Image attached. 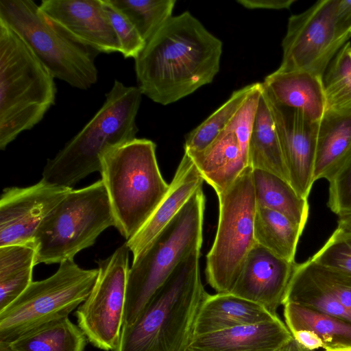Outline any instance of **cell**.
Wrapping results in <instances>:
<instances>
[{
  "mask_svg": "<svg viewBox=\"0 0 351 351\" xmlns=\"http://www.w3.org/2000/svg\"><path fill=\"white\" fill-rule=\"evenodd\" d=\"M329 182L327 205L341 217L351 214V157L335 173Z\"/></svg>",
  "mask_w": 351,
  "mask_h": 351,
  "instance_id": "836d02e7",
  "label": "cell"
},
{
  "mask_svg": "<svg viewBox=\"0 0 351 351\" xmlns=\"http://www.w3.org/2000/svg\"><path fill=\"white\" fill-rule=\"evenodd\" d=\"M115 221L102 180L72 189L43 220L34 237L36 265L73 260Z\"/></svg>",
  "mask_w": 351,
  "mask_h": 351,
  "instance_id": "52a82bcc",
  "label": "cell"
},
{
  "mask_svg": "<svg viewBox=\"0 0 351 351\" xmlns=\"http://www.w3.org/2000/svg\"><path fill=\"white\" fill-rule=\"evenodd\" d=\"M336 1H318L289 17L278 70L304 71L323 78L332 60L351 38L337 23Z\"/></svg>",
  "mask_w": 351,
  "mask_h": 351,
  "instance_id": "7c38bea8",
  "label": "cell"
},
{
  "mask_svg": "<svg viewBox=\"0 0 351 351\" xmlns=\"http://www.w3.org/2000/svg\"><path fill=\"white\" fill-rule=\"evenodd\" d=\"M295 0H239L237 2L247 9H289Z\"/></svg>",
  "mask_w": 351,
  "mask_h": 351,
  "instance_id": "d590c367",
  "label": "cell"
},
{
  "mask_svg": "<svg viewBox=\"0 0 351 351\" xmlns=\"http://www.w3.org/2000/svg\"><path fill=\"white\" fill-rule=\"evenodd\" d=\"M248 158L249 166L252 169L270 172L290 183L275 122L263 86L250 137Z\"/></svg>",
  "mask_w": 351,
  "mask_h": 351,
  "instance_id": "cb8c5ba5",
  "label": "cell"
},
{
  "mask_svg": "<svg viewBox=\"0 0 351 351\" xmlns=\"http://www.w3.org/2000/svg\"><path fill=\"white\" fill-rule=\"evenodd\" d=\"M335 230L342 234H351V214L339 217Z\"/></svg>",
  "mask_w": 351,
  "mask_h": 351,
  "instance_id": "8d00e7d4",
  "label": "cell"
},
{
  "mask_svg": "<svg viewBox=\"0 0 351 351\" xmlns=\"http://www.w3.org/2000/svg\"><path fill=\"white\" fill-rule=\"evenodd\" d=\"M256 83L234 91L229 99L186 136L184 152H198L206 148L223 130L254 89Z\"/></svg>",
  "mask_w": 351,
  "mask_h": 351,
  "instance_id": "f1b7e54d",
  "label": "cell"
},
{
  "mask_svg": "<svg viewBox=\"0 0 351 351\" xmlns=\"http://www.w3.org/2000/svg\"><path fill=\"white\" fill-rule=\"evenodd\" d=\"M86 340L80 328L66 317L35 328L10 343L16 351H84Z\"/></svg>",
  "mask_w": 351,
  "mask_h": 351,
  "instance_id": "83f0119b",
  "label": "cell"
},
{
  "mask_svg": "<svg viewBox=\"0 0 351 351\" xmlns=\"http://www.w3.org/2000/svg\"><path fill=\"white\" fill-rule=\"evenodd\" d=\"M310 258L321 266L351 276V234L335 230Z\"/></svg>",
  "mask_w": 351,
  "mask_h": 351,
  "instance_id": "d6a6232c",
  "label": "cell"
},
{
  "mask_svg": "<svg viewBox=\"0 0 351 351\" xmlns=\"http://www.w3.org/2000/svg\"><path fill=\"white\" fill-rule=\"evenodd\" d=\"M285 324L302 351L351 348V324L337 317L285 302Z\"/></svg>",
  "mask_w": 351,
  "mask_h": 351,
  "instance_id": "d6986e66",
  "label": "cell"
},
{
  "mask_svg": "<svg viewBox=\"0 0 351 351\" xmlns=\"http://www.w3.org/2000/svg\"><path fill=\"white\" fill-rule=\"evenodd\" d=\"M0 351H16L9 342L0 341Z\"/></svg>",
  "mask_w": 351,
  "mask_h": 351,
  "instance_id": "f35d334b",
  "label": "cell"
},
{
  "mask_svg": "<svg viewBox=\"0 0 351 351\" xmlns=\"http://www.w3.org/2000/svg\"><path fill=\"white\" fill-rule=\"evenodd\" d=\"M0 21L29 47L55 78L87 90L96 84L99 53L80 43L48 19L32 0H0Z\"/></svg>",
  "mask_w": 351,
  "mask_h": 351,
  "instance_id": "ba28073f",
  "label": "cell"
},
{
  "mask_svg": "<svg viewBox=\"0 0 351 351\" xmlns=\"http://www.w3.org/2000/svg\"><path fill=\"white\" fill-rule=\"evenodd\" d=\"M348 53L351 62V42L348 41Z\"/></svg>",
  "mask_w": 351,
  "mask_h": 351,
  "instance_id": "ab89813d",
  "label": "cell"
},
{
  "mask_svg": "<svg viewBox=\"0 0 351 351\" xmlns=\"http://www.w3.org/2000/svg\"><path fill=\"white\" fill-rule=\"evenodd\" d=\"M351 157V108L326 110L319 123L313 180L329 181Z\"/></svg>",
  "mask_w": 351,
  "mask_h": 351,
  "instance_id": "603a6c76",
  "label": "cell"
},
{
  "mask_svg": "<svg viewBox=\"0 0 351 351\" xmlns=\"http://www.w3.org/2000/svg\"><path fill=\"white\" fill-rule=\"evenodd\" d=\"M303 230L284 215L257 206L254 219L256 243L275 255L295 263L297 245Z\"/></svg>",
  "mask_w": 351,
  "mask_h": 351,
  "instance_id": "4316f807",
  "label": "cell"
},
{
  "mask_svg": "<svg viewBox=\"0 0 351 351\" xmlns=\"http://www.w3.org/2000/svg\"><path fill=\"white\" fill-rule=\"evenodd\" d=\"M134 24L147 42L172 16L176 0H109Z\"/></svg>",
  "mask_w": 351,
  "mask_h": 351,
  "instance_id": "f546056e",
  "label": "cell"
},
{
  "mask_svg": "<svg viewBox=\"0 0 351 351\" xmlns=\"http://www.w3.org/2000/svg\"><path fill=\"white\" fill-rule=\"evenodd\" d=\"M201 250L174 269L136 320L123 326L114 351H185L208 294L200 274Z\"/></svg>",
  "mask_w": 351,
  "mask_h": 351,
  "instance_id": "7a4b0ae2",
  "label": "cell"
},
{
  "mask_svg": "<svg viewBox=\"0 0 351 351\" xmlns=\"http://www.w3.org/2000/svg\"><path fill=\"white\" fill-rule=\"evenodd\" d=\"M265 93L275 122L290 184L301 197L308 199L315 182L313 172L319 122L296 109L278 104Z\"/></svg>",
  "mask_w": 351,
  "mask_h": 351,
  "instance_id": "9a60e30c",
  "label": "cell"
},
{
  "mask_svg": "<svg viewBox=\"0 0 351 351\" xmlns=\"http://www.w3.org/2000/svg\"><path fill=\"white\" fill-rule=\"evenodd\" d=\"M292 339L286 324L278 317L193 337L185 351H278Z\"/></svg>",
  "mask_w": 351,
  "mask_h": 351,
  "instance_id": "ffe728a7",
  "label": "cell"
},
{
  "mask_svg": "<svg viewBox=\"0 0 351 351\" xmlns=\"http://www.w3.org/2000/svg\"><path fill=\"white\" fill-rule=\"evenodd\" d=\"M323 351H351V348H343V349H337V350H323Z\"/></svg>",
  "mask_w": 351,
  "mask_h": 351,
  "instance_id": "60d3db41",
  "label": "cell"
},
{
  "mask_svg": "<svg viewBox=\"0 0 351 351\" xmlns=\"http://www.w3.org/2000/svg\"><path fill=\"white\" fill-rule=\"evenodd\" d=\"M72 189L43 179L32 186L4 189L0 198V247H34L41 223Z\"/></svg>",
  "mask_w": 351,
  "mask_h": 351,
  "instance_id": "5bb4252c",
  "label": "cell"
},
{
  "mask_svg": "<svg viewBox=\"0 0 351 351\" xmlns=\"http://www.w3.org/2000/svg\"><path fill=\"white\" fill-rule=\"evenodd\" d=\"M348 46V41L332 60L323 76L326 110L351 108V62Z\"/></svg>",
  "mask_w": 351,
  "mask_h": 351,
  "instance_id": "4dcf8cb0",
  "label": "cell"
},
{
  "mask_svg": "<svg viewBox=\"0 0 351 351\" xmlns=\"http://www.w3.org/2000/svg\"><path fill=\"white\" fill-rule=\"evenodd\" d=\"M205 195L198 189L183 208L132 262L127 280L123 325L132 324L177 266L201 250Z\"/></svg>",
  "mask_w": 351,
  "mask_h": 351,
  "instance_id": "8992f818",
  "label": "cell"
},
{
  "mask_svg": "<svg viewBox=\"0 0 351 351\" xmlns=\"http://www.w3.org/2000/svg\"><path fill=\"white\" fill-rule=\"evenodd\" d=\"M105 11L117 37L120 52L125 58L135 59L146 42L130 20L109 0H103Z\"/></svg>",
  "mask_w": 351,
  "mask_h": 351,
  "instance_id": "1f68e13d",
  "label": "cell"
},
{
  "mask_svg": "<svg viewBox=\"0 0 351 351\" xmlns=\"http://www.w3.org/2000/svg\"><path fill=\"white\" fill-rule=\"evenodd\" d=\"M129 252L124 243L108 258L97 261L95 285L75 313L88 341L105 351L116 349L123 325Z\"/></svg>",
  "mask_w": 351,
  "mask_h": 351,
  "instance_id": "8fae6325",
  "label": "cell"
},
{
  "mask_svg": "<svg viewBox=\"0 0 351 351\" xmlns=\"http://www.w3.org/2000/svg\"><path fill=\"white\" fill-rule=\"evenodd\" d=\"M97 275V268L85 269L67 260L50 277L33 281L0 311V341L10 343L44 324L69 317L88 298Z\"/></svg>",
  "mask_w": 351,
  "mask_h": 351,
  "instance_id": "9c48e42d",
  "label": "cell"
},
{
  "mask_svg": "<svg viewBox=\"0 0 351 351\" xmlns=\"http://www.w3.org/2000/svg\"><path fill=\"white\" fill-rule=\"evenodd\" d=\"M261 92L262 84L256 82L226 128L206 148L198 152H186L217 195L249 166V141Z\"/></svg>",
  "mask_w": 351,
  "mask_h": 351,
  "instance_id": "4fadbf2b",
  "label": "cell"
},
{
  "mask_svg": "<svg viewBox=\"0 0 351 351\" xmlns=\"http://www.w3.org/2000/svg\"><path fill=\"white\" fill-rule=\"evenodd\" d=\"M35 265L33 246L0 247V311L15 301L33 282Z\"/></svg>",
  "mask_w": 351,
  "mask_h": 351,
  "instance_id": "484cf974",
  "label": "cell"
},
{
  "mask_svg": "<svg viewBox=\"0 0 351 351\" xmlns=\"http://www.w3.org/2000/svg\"><path fill=\"white\" fill-rule=\"evenodd\" d=\"M278 317L264 306L231 293H208L195 317L192 337Z\"/></svg>",
  "mask_w": 351,
  "mask_h": 351,
  "instance_id": "44dd1931",
  "label": "cell"
},
{
  "mask_svg": "<svg viewBox=\"0 0 351 351\" xmlns=\"http://www.w3.org/2000/svg\"><path fill=\"white\" fill-rule=\"evenodd\" d=\"M278 351H302L293 338L282 346Z\"/></svg>",
  "mask_w": 351,
  "mask_h": 351,
  "instance_id": "74e56055",
  "label": "cell"
},
{
  "mask_svg": "<svg viewBox=\"0 0 351 351\" xmlns=\"http://www.w3.org/2000/svg\"><path fill=\"white\" fill-rule=\"evenodd\" d=\"M256 206L277 211L304 230L308 217V199L287 181L270 172L252 169Z\"/></svg>",
  "mask_w": 351,
  "mask_h": 351,
  "instance_id": "d4e9b609",
  "label": "cell"
},
{
  "mask_svg": "<svg viewBox=\"0 0 351 351\" xmlns=\"http://www.w3.org/2000/svg\"><path fill=\"white\" fill-rule=\"evenodd\" d=\"M39 9L74 40L97 53L120 52L103 0H43Z\"/></svg>",
  "mask_w": 351,
  "mask_h": 351,
  "instance_id": "2e32d148",
  "label": "cell"
},
{
  "mask_svg": "<svg viewBox=\"0 0 351 351\" xmlns=\"http://www.w3.org/2000/svg\"><path fill=\"white\" fill-rule=\"evenodd\" d=\"M156 144L136 138L107 151L101 158L115 228L127 240L148 220L167 194L169 184L160 171Z\"/></svg>",
  "mask_w": 351,
  "mask_h": 351,
  "instance_id": "5b68a950",
  "label": "cell"
},
{
  "mask_svg": "<svg viewBox=\"0 0 351 351\" xmlns=\"http://www.w3.org/2000/svg\"><path fill=\"white\" fill-rule=\"evenodd\" d=\"M217 197L218 226L206 256L205 273L208 283L217 293H230L245 258L256 243L252 168L247 167Z\"/></svg>",
  "mask_w": 351,
  "mask_h": 351,
  "instance_id": "30bf717a",
  "label": "cell"
},
{
  "mask_svg": "<svg viewBox=\"0 0 351 351\" xmlns=\"http://www.w3.org/2000/svg\"><path fill=\"white\" fill-rule=\"evenodd\" d=\"M295 263L256 243L245 258L230 293L277 315V309L284 304Z\"/></svg>",
  "mask_w": 351,
  "mask_h": 351,
  "instance_id": "e0dca14e",
  "label": "cell"
},
{
  "mask_svg": "<svg viewBox=\"0 0 351 351\" xmlns=\"http://www.w3.org/2000/svg\"><path fill=\"white\" fill-rule=\"evenodd\" d=\"M263 88L274 101L296 109L319 122L326 110L322 78L304 71L276 70L265 77Z\"/></svg>",
  "mask_w": 351,
  "mask_h": 351,
  "instance_id": "7402d4cb",
  "label": "cell"
},
{
  "mask_svg": "<svg viewBox=\"0 0 351 351\" xmlns=\"http://www.w3.org/2000/svg\"><path fill=\"white\" fill-rule=\"evenodd\" d=\"M335 17L341 32L351 36V0H337Z\"/></svg>",
  "mask_w": 351,
  "mask_h": 351,
  "instance_id": "e575fe53",
  "label": "cell"
},
{
  "mask_svg": "<svg viewBox=\"0 0 351 351\" xmlns=\"http://www.w3.org/2000/svg\"><path fill=\"white\" fill-rule=\"evenodd\" d=\"M137 86L115 80L105 101L88 122L44 167L42 179L73 188L101 171V158L109 149L136 138V117L142 100Z\"/></svg>",
  "mask_w": 351,
  "mask_h": 351,
  "instance_id": "3957f363",
  "label": "cell"
},
{
  "mask_svg": "<svg viewBox=\"0 0 351 351\" xmlns=\"http://www.w3.org/2000/svg\"><path fill=\"white\" fill-rule=\"evenodd\" d=\"M54 76L0 21V149L32 129L55 104Z\"/></svg>",
  "mask_w": 351,
  "mask_h": 351,
  "instance_id": "277c9868",
  "label": "cell"
},
{
  "mask_svg": "<svg viewBox=\"0 0 351 351\" xmlns=\"http://www.w3.org/2000/svg\"><path fill=\"white\" fill-rule=\"evenodd\" d=\"M204 180L191 158L184 152L169 190L154 212L132 238L126 241L133 256L138 259L154 239L167 226L199 188Z\"/></svg>",
  "mask_w": 351,
  "mask_h": 351,
  "instance_id": "ac0fdd59",
  "label": "cell"
},
{
  "mask_svg": "<svg viewBox=\"0 0 351 351\" xmlns=\"http://www.w3.org/2000/svg\"><path fill=\"white\" fill-rule=\"evenodd\" d=\"M222 49L189 12L172 16L134 59L137 87L155 103H175L213 81Z\"/></svg>",
  "mask_w": 351,
  "mask_h": 351,
  "instance_id": "6da1fadb",
  "label": "cell"
}]
</instances>
